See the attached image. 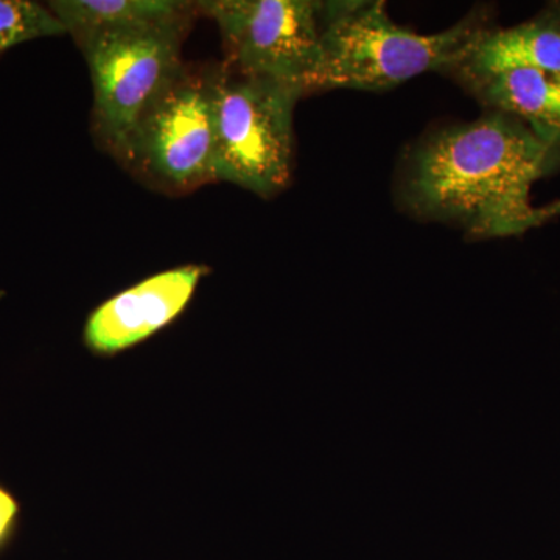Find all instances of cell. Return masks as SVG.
<instances>
[{
  "mask_svg": "<svg viewBox=\"0 0 560 560\" xmlns=\"http://www.w3.org/2000/svg\"><path fill=\"white\" fill-rule=\"evenodd\" d=\"M559 167L560 147L489 110L420 140L401 168L400 205L474 238L511 237L560 215V201L545 208L530 201L534 184Z\"/></svg>",
  "mask_w": 560,
  "mask_h": 560,
  "instance_id": "1",
  "label": "cell"
},
{
  "mask_svg": "<svg viewBox=\"0 0 560 560\" xmlns=\"http://www.w3.org/2000/svg\"><path fill=\"white\" fill-rule=\"evenodd\" d=\"M320 66L313 92L388 91L427 72H448L489 31L471 10L453 27L431 35L390 20L381 0L320 2Z\"/></svg>",
  "mask_w": 560,
  "mask_h": 560,
  "instance_id": "2",
  "label": "cell"
},
{
  "mask_svg": "<svg viewBox=\"0 0 560 560\" xmlns=\"http://www.w3.org/2000/svg\"><path fill=\"white\" fill-rule=\"evenodd\" d=\"M304 92L245 75L230 65L213 70V180L271 198L293 172V116Z\"/></svg>",
  "mask_w": 560,
  "mask_h": 560,
  "instance_id": "3",
  "label": "cell"
},
{
  "mask_svg": "<svg viewBox=\"0 0 560 560\" xmlns=\"http://www.w3.org/2000/svg\"><path fill=\"white\" fill-rule=\"evenodd\" d=\"M190 21L94 32L75 38L90 66L95 131L124 164L140 121L184 70L180 44Z\"/></svg>",
  "mask_w": 560,
  "mask_h": 560,
  "instance_id": "4",
  "label": "cell"
},
{
  "mask_svg": "<svg viewBox=\"0 0 560 560\" xmlns=\"http://www.w3.org/2000/svg\"><path fill=\"white\" fill-rule=\"evenodd\" d=\"M219 27L228 65L312 94L320 66V2L206 0L197 2Z\"/></svg>",
  "mask_w": 560,
  "mask_h": 560,
  "instance_id": "5",
  "label": "cell"
},
{
  "mask_svg": "<svg viewBox=\"0 0 560 560\" xmlns=\"http://www.w3.org/2000/svg\"><path fill=\"white\" fill-rule=\"evenodd\" d=\"M213 70L184 68L140 121L125 162L165 189L213 180Z\"/></svg>",
  "mask_w": 560,
  "mask_h": 560,
  "instance_id": "6",
  "label": "cell"
},
{
  "mask_svg": "<svg viewBox=\"0 0 560 560\" xmlns=\"http://www.w3.org/2000/svg\"><path fill=\"white\" fill-rule=\"evenodd\" d=\"M210 268L183 265L140 280L88 316L83 345L97 359H116L171 326L186 312Z\"/></svg>",
  "mask_w": 560,
  "mask_h": 560,
  "instance_id": "7",
  "label": "cell"
},
{
  "mask_svg": "<svg viewBox=\"0 0 560 560\" xmlns=\"http://www.w3.org/2000/svg\"><path fill=\"white\" fill-rule=\"evenodd\" d=\"M460 83L489 110L522 121L537 138L560 147V73L508 69Z\"/></svg>",
  "mask_w": 560,
  "mask_h": 560,
  "instance_id": "8",
  "label": "cell"
},
{
  "mask_svg": "<svg viewBox=\"0 0 560 560\" xmlns=\"http://www.w3.org/2000/svg\"><path fill=\"white\" fill-rule=\"evenodd\" d=\"M508 69L560 73V7L514 27L489 28L451 73L460 81Z\"/></svg>",
  "mask_w": 560,
  "mask_h": 560,
  "instance_id": "9",
  "label": "cell"
},
{
  "mask_svg": "<svg viewBox=\"0 0 560 560\" xmlns=\"http://www.w3.org/2000/svg\"><path fill=\"white\" fill-rule=\"evenodd\" d=\"M49 10L73 38L88 33L191 20L197 3L176 0H55Z\"/></svg>",
  "mask_w": 560,
  "mask_h": 560,
  "instance_id": "10",
  "label": "cell"
},
{
  "mask_svg": "<svg viewBox=\"0 0 560 560\" xmlns=\"http://www.w3.org/2000/svg\"><path fill=\"white\" fill-rule=\"evenodd\" d=\"M65 33L61 22L46 7L28 0H0V54L27 40Z\"/></svg>",
  "mask_w": 560,
  "mask_h": 560,
  "instance_id": "11",
  "label": "cell"
},
{
  "mask_svg": "<svg viewBox=\"0 0 560 560\" xmlns=\"http://www.w3.org/2000/svg\"><path fill=\"white\" fill-rule=\"evenodd\" d=\"M22 504L13 490L0 482V556L3 555L20 533Z\"/></svg>",
  "mask_w": 560,
  "mask_h": 560,
  "instance_id": "12",
  "label": "cell"
}]
</instances>
